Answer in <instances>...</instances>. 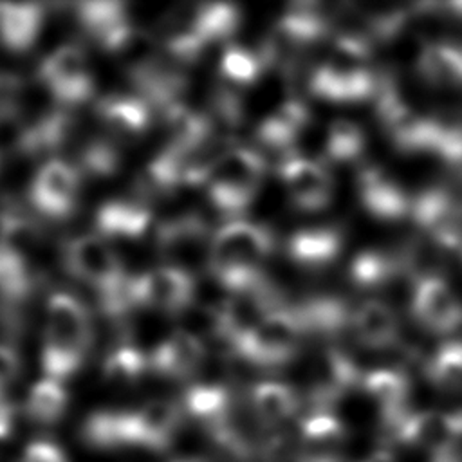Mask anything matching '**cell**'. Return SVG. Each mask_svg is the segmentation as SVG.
<instances>
[{"instance_id":"obj_1","label":"cell","mask_w":462,"mask_h":462,"mask_svg":"<svg viewBox=\"0 0 462 462\" xmlns=\"http://www.w3.org/2000/svg\"><path fill=\"white\" fill-rule=\"evenodd\" d=\"M94 325L87 305L70 292H52L45 305L40 365L45 377L65 381L85 365L94 345Z\"/></svg>"},{"instance_id":"obj_2","label":"cell","mask_w":462,"mask_h":462,"mask_svg":"<svg viewBox=\"0 0 462 462\" xmlns=\"http://www.w3.org/2000/svg\"><path fill=\"white\" fill-rule=\"evenodd\" d=\"M263 157L245 146H233L215 157L208 180L206 199L226 218L238 217L251 204L263 180Z\"/></svg>"},{"instance_id":"obj_3","label":"cell","mask_w":462,"mask_h":462,"mask_svg":"<svg viewBox=\"0 0 462 462\" xmlns=\"http://www.w3.org/2000/svg\"><path fill=\"white\" fill-rule=\"evenodd\" d=\"M303 330L298 314L274 307L253 327L233 334L227 345L242 361L258 366H280L296 354Z\"/></svg>"},{"instance_id":"obj_4","label":"cell","mask_w":462,"mask_h":462,"mask_svg":"<svg viewBox=\"0 0 462 462\" xmlns=\"http://www.w3.org/2000/svg\"><path fill=\"white\" fill-rule=\"evenodd\" d=\"M36 78L52 103L67 110L90 101L96 90L87 51L79 43H63L49 52L40 61Z\"/></svg>"},{"instance_id":"obj_5","label":"cell","mask_w":462,"mask_h":462,"mask_svg":"<svg viewBox=\"0 0 462 462\" xmlns=\"http://www.w3.org/2000/svg\"><path fill=\"white\" fill-rule=\"evenodd\" d=\"M79 189V170L67 161L51 159L32 175L27 199L38 217L47 220H65L76 211Z\"/></svg>"},{"instance_id":"obj_6","label":"cell","mask_w":462,"mask_h":462,"mask_svg":"<svg viewBox=\"0 0 462 462\" xmlns=\"http://www.w3.org/2000/svg\"><path fill=\"white\" fill-rule=\"evenodd\" d=\"M195 278L175 265H161L130 278V294L135 309H153L179 316L195 301Z\"/></svg>"},{"instance_id":"obj_7","label":"cell","mask_w":462,"mask_h":462,"mask_svg":"<svg viewBox=\"0 0 462 462\" xmlns=\"http://www.w3.org/2000/svg\"><path fill=\"white\" fill-rule=\"evenodd\" d=\"M208 226L197 215H180L162 222L155 231V249L168 265L180 267L188 273L209 254Z\"/></svg>"},{"instance_id":"obj_8","label":"cell","mask_w":462,"mask_h":462,"mask_svg":"<svg viewBox=\"0 0 462 462\" xmlns=\"http://www.w3.org/2000/svg\"><path fill=\"white\" fill-rule=\"evenodd\" d=\"M280 179L289 199L303 211H319L328 206L334 186L321 162L305 157H287L280 164Z\"/></svg>"},{"instance_id":"obj_9","label":"cell","mask_w":462,"mask_h":462,"mask_svg":"<svg viewBox=\"0 0 462 462\" xmlns=\"http://www.w3.org/2000/svg\"><path fill=\"white\" fill-rule=\"evenodd\" d=\"M45 245L42 222L25 211L14 199L0 200V253L20 258L34 267V260Z\"/></svg>"},{"instance_id":"obj_10","label":"cell","mask_w":462,"mask_h":462,"mask_svg":"<svg viewBox=\"0 0 462 462\" xmlns=\"http://www.w3.org/2000/svg\"><path fill=\"white\" fill-rule=\"evenodd\" d=\"M415 318L433 332H453L462 325V305L446 282L424 276L413 292Z\"/></svg>"},{"instance_id":"obj_11","label":"cell","mask_w":462,"mask_h":462,"mask_svg":"<svg viewBox=\"0 0 462 462\" xmlns=\"http://www.w3.org/2000/svg\"><path fill=\"white\" fill-rule=\"evenodd\" d=\"M204 357V341L182 328H177L148 354V363L150 372L161 377L186 379L202 366Z\"/></svg>"},{"instance_id":"obj_12","label":"cell","mask_w":462,"mask_h":462,"mask_svg":"<svg viewBox=\"0 0 462 462\" xmlns=\"http://www.w3.org/2000/svg\"><path fill=\"white\" fill-rule=\"evenodd\" d=\"M392 430L401 442L428 449L433 455L460 442L453 415L435 410L406 413Z\"/></svg>"},{"instance_id":"obj_13","label":"cell","mask_w":462,"mask_h":462,"mask_svg":"<svg viewBox=\"0 0 462 462\" xmlns=\"http://www.w3.org/2000/svg\"><path fill=\"white\" fill-rule=\"evenodd\" d=\"M79 439L87 448L99 451L139 448L134 410H97L90 413L79 428Z\"/></svg>"},{"instance_id":"obj_14","label":"cell","mask_w":462,"mask_h":462,"mask_svg":"<svg viewBox=\"0 0 462 462\" xmlns=\"http://www.w3.org/2000/svg\"><path fill=\"white\" fill-rule=\"evenodd\" d=\"M152 108L137 96L112 94L101 97L94 114L114 141L117 139H137L144 135L152 123Z\"/></svg>"},{"instance_id":"obj_15","label":"cell","mask_w":462,"mask_h":462,"mask_svg":"<svg viewBox=\"0 0 462 462\" xmlns=\"http://www.w3.org/2000/svg\"><path fill=\"white\" fill-rule=\"evenodd\" d=\"M309 110L300 99H287L273 114H269L256 128V143L260 148L280 153L283 159L291 157L300 134L307 126Z\"/></svg>"},{"instance_id":"obj_16","label":"cell","mask_w":462,"mask_h":462,"mask_svg":"<svg viewBox=\"0 0 462 462\" xmlns=\"http://www.w3.org/2000/svg\"><path fill=\"white\" fill-rule=\"evenodd\" d=\"M359 200L368 215L379 220H401L410 215L411 202L404 189L383 170L370 168L359 175Z\"/></svg>"},{"instance_id":"obj_17","label":"cell","mask_w":462,"mask_h":462,"mask_svg":"<svg viewBox=\"0 0 462 462\" xmlns=\"http://www.w3.org/2000/svg\"><path fill=\"white\" fill-rule=\"evenodd\" d=\"M325 32L321 14L305 9H291L276 22L269 47L273 58H294L312 47Z\"/></svg>"},{"instance_id":"obj_18","label":"cell","mask_w":462,"mask_h":462,"mask_svg":"<svg viewBox=\"0 0 462 462\" xmlns=\"http://www.w3.org/2000/svg\"><path fill=\"white\" fill-rule=\"evenodd\" d=\"M152 224V209L141 199H114L103 202L96 215L94 226L99 236L106 238H141Z\"/></svg>"},{"instance_id":"obj_19","label":"cell","mask_w":462,"mask_h":462,"mask_svg":"<svg viewBox=\"0 0 462 462\" xmlns=\"http://www.w3.org/2000/svg\"><path fill=\"white\" fill-rule=\"evenodd\" d=\"M137 442L143 449H166L177 437L182 422L179 404L164 399H152L134 410Z\"/></svg>"},{"instance_id":"obj_20","label":"cell","mask_w":462,"mask_h":462,"mask_svg":"<svg viewBox=\"0 0 462 462\" xmlns=\"http://www.w3.org/2000/svg\"><path fill=\"white\" fill-rule=\"evenodd\" d=\"M43 22L45 7L40 4H0V45L13 54L29 52Z\"/></svg>"},{"instance_id":"obj_21","label":"cell","mask_w":462,"mask_h":462,"mask_svg":"<svg viewBox=\"0 0 462 462\" xmlns=\"http://www.w3.org/2000/svg\"><path fill=\"white\" fill-rule=\"evenodd\" d=\"M180 410L213 433L235 417V399L220 384H193L184 392Z\"/></svg>"},{"instance_id":"obj_22","label":"cell","mask_w":462,"mask_h":462,"mask_svg":"<svg viewBox=\"0 0 462 462\" xmlns=\"http://www.w3.org/2000/svg\"><path fill=\"white\" fill-rule=\"evenodd\" d=\"M314 401L316 410L348 392L359 379L354 361L336 348H328L314 363Z\"/></svg>"},{"instance_id":"obj_23","label":"cell","mask_w":462,"mask_h":462,"mask_svg":"<svg viewBox=\"0 0 462 462\" xmlns=\"http://www.w3.org/2000/svg\"><path fill=\"white\" fill-rule=\"evenodd\" d=\"M341 251V236L336 229L316 227L296 231L289 244V258L309 271H318L330 265Z\"/></svg>"},{"instance_id":"obj_24","label":"cell","mask_w":462,"mask_h":462,"mask_svg":"<svg viewBox=\"0 0 462 462\" xmlns=\"http://www.w3.org/2000/svg\"><path fill=\"white\" fill-rule=\"evenodd\" d=\"M361 384L374 404L381 408L383 417L390 426H395L408 413L406 401L410 395V384L402 374L392 368H377L368 372Z\"/></svg>"},{"instance_id":"obj_25","label":"cell","mask_w":462,"mask_h":462,"mask_svg":"<svg viewBox=\"0 0 462 462\" xmlns=\"http://www.w3.org/2000/svg\"><path fill=\"white\" fill-rule=\"evenodd\" d=\"M420 76L437 88H462V47L444 42L426 43L419 54Z\"/></svg>"},{"instance_id":"obj_26","label":"cell","mask_w":462,"mask_h":462,"mask_svg":"<svg viewBox=\"0 0 462 462\" xmlns=\"http://www.w3.org/2000/svg\"><path fill=\"white\" fill-rule=\"evenodd\" d=\"M352 330L366 346L384 348L397 339V318L393 310L381 301H366L359 305L350 318Z\"/></svg>"},{"instance_id":"obj_27","label":"cell","mask_w":462,"mask_h":462,"mask_svg":"<svg viewBox=\"0 0 462 462\" xmlns=\"http://www.w3.org/2000/svg\"><path fill=\"white\" fill-rule=\"evenodd\" d=\"M296 392L278 381H263L253 386L251 390V408L258 420L263 424H280L291 419L298 410Z\"/></svg>"},{"instance_id":"obj_28","label":"cell","mask_w":462,"mask_h":462,"mask_svg":"<svg viewBox=\"0 0 462 462\" xmlns=\"http://www.w3.org/2000/svg\"><path fill=\"white\" fill-rule=\"evenodd\" d=\"M150 370L148 356L132 341H119L103 359V379L114 386H132Z\"/></svg>"},{"instance_id":"obj_29","label":"cell","mask_w":462,"mask_h":462,"mask_svg":"<svg viewBox=\"0 0 462 462\" xmlns=\"http://www.w3.org/2000/svg\"><path fill=\"white\" fill-rule=\"evenodd\" d=\"M69 406V393L60 381L43 377L29 388L25 397V415L42 426L56 424Z\"/></svg>"},{"instance_id":"obj_30","label":"cell","mask_w":462,"mask_h":462,"mask_svg":"<svg viewBox=\"0 0 462 462\" xmlns=\"http://www.w3.org/2000/svg\"><path fill=\"white\" fill-rule=\"evenodd\" d=\"M240 14L229 4H202L191 5V25L197 36L206 43L227 40L238 27Z\"/></svg>"},{"instance_id":"obj_31","label":"cell","mask_w":462,"mask_h":462,"mask_svg":"<svg viewBox=\"0 0 462 462\" xmlns=\"http://www.w3.org/2000/svg\"><path fill=\"white\" fill-rule=\"evenodd\" d=\"M365 132L352 121L337 119L327 130L323 157L336 164H350L365 155Z\"/></svg>"},{"instance_id":"obj_32","label":"cell","mask_w":462,"mask_h":462,"mask_svg":"<svg viewBox=\"0 0 462 462\" xmlns=\"http://www.w3.org/2000/svg\"><path fill=\"white\" fill-rule=\"evenodd\" d=\"M123 162L117 141L112 137H94L83 144L78 159V170L81 175L94 179H106L119 171Z\"/></svg>"},{"instance_id":"obj_33","label":"cell","mask_w":462,"mask_h":462,"mask_svg":"<svg viewBox=\"0 0 462 462\" xmlns=\"http://www.w3.org/2000/svg\"><path fill=\"white\" fill-rule=\"evenodd\" d=\"M395 262L377 251H366L354 258L348 267V278L359 291H379L393 278Z\"/></svg>"},{"instance_id":"obj_34","label":"cell","mask_w":462,"mask_h":462,"mask_svg":"<svg viewBox=\"0 0 462 462\" xmlns=\"http://www.w3.org/2000/svg\"><path fill=\"white\" fill-rule=\"evenodd\" d=\"M426 374L440 390L462 388V339L440 345L426 363Z\"/></svg>"},{"instance_id":"obj_35","label":"cell","mask_w":462,"mask_h":462,"mask_svg":"<svg viewBox=\"0 0 462 462\" xmlns=\"http://www.w3.org/2000/svg\"><path fill=\"white\" fill-rule=\"evenodd\" d=\"M263 61L249 49L231 45L224 51L218 70L226 81V87L244 88L253 85L262 74Z\"/></svg>"},{"instance_id":"obj_36","label":"cell","mask_w":462,"mask_h":462,"mask_svg":"<svg viewBox=\"0 0 462 462\" xmlns=\"http://www.w3.org/2000/svg\"><path fill=\"white\" fill-rule=\"evenodd\" d=\"M25 83L14 72H0V125L14 121L20 116Z\"/></svg>"},{"instance_id":"obj_37","label":"cell","mask_w":462,"mask_h":462,"mask_svg":"<svg viewBox=\"0 0 462 462\" xmlns=\"http://www.w3.org/2000/svg\"><path fill=\"white\" fill-rule=\"evenodd\" d=\"M18 462H69L65 451L51 440H34L25 446Z\"/></svg>"},{"instance_id":"obj_38","label":"cell","mask_w":462,"mask_h":462,"mask_svg":"<svg viewBox=\"0 0 462 462\" xmlns=\"http://www.w3.org/2000/svg\"><path fill=\"white\" fill-rule=\"evenodd\" d=\"M22 370V359L14 346L0 345V392L16 381Z\"/></svg>"},{"instance_id":"obj_39","label":"cell","mask_w":462,"mask_h":462,"mask_svg":"<svg viewBox=\"0 0 462 462\" xmlns=\"http://www.w3.org/2000/svg\"><path fill=\"white\" fill-rule=\"evenodd\" d=\"M16 424V408L5 397L0 399V439H7Z\"/></svg>"},{"instance_id":"obj_40","label":"cell","mask_w":462,"mask_h":462,"mask_svg":"<svg viewBox=\"0 0 462 462\" xmlns=\"http://www.w3.org/2000/svg\"><path fill=\"white\" fill-rule=\"evenodd\" d=\"M433 462H462V444L457 442L433 455Z\"/></svg>"},{"instance_id":"obj_41","label":"cell","mask_w":462,"mask_h":462,"mask_svg":"<svg viewBox=\"0 0 462 462\" xmlns=\"http://www.w3.org/2000/svg\"><path fill=\"white\" fill-rule=\"evenodd\" d=\"M363 462H395L393 460V457L390 455V453H386V451H377V453H374V455H370L366 460H363Z\"/></svg>"},{"instance_id":"obj_42","label":"cell","mask_w":462,"mask_h":462,"mask_svg":"<svg viewBox=\"0 0 462 462\" xmlns=\"http://www.w3.org/2000/svg\"><path fill=\"white\" fill-rule=\"evenodd\" d=\"M170 462H206L200 458H177V460H170Z\"/></svg>"}]
</instances>
